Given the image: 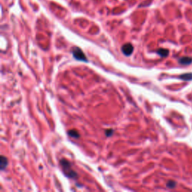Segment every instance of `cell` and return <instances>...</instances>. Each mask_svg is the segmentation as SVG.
I'll use <instances>...</instances> for the list:
<instances>
[{
    "mask_svg": "<svg viewBox=\"0 0 192 192\" xmlns=\"http://www.w3.org/2000/svg\"><path fill=\"white\" fill-rule=\"evenodd\" d=\"M60 164H61L63 170L65 171V173L67 177L73 179L76 178L77 177V173L73 170H71V164L67 160L62 159L61 161H60Z\"/></svg>",
    "mask_w": 192,
    "mask_h": 192,
    "instance_id": "6da1fadb",
    "label": "cell"
},
{
    "mask_svg": "<svg viewBox=\"0 0 192 192\" xmlns=\"http://www.w3.org/2000/svg\"><path fill=\"white\" fill-rule=\"evenodd\" d=\"M72 53L76 59L79 60V61H84V62L87 61L86 56L84 53L83 52L82 50H81L80 47H74V48L72 49Z\"/></svg>",
    "mask_w": 192,
    "mask_h": 192,
    "instance_id": "7a4b0ae2",
    "label": "cell"
},
{
    "mask_svg": "<svg viewBox=\"0 0 192 192\" xmlns=\"http://www.w3.org/2000/svg\"><path fill=\"white\" fill-rule=\"evenodd\" d=\"M122 51L125 56H129L134 51V47L131 44H125L122 47Z\"/></svg>",
    "mask_w": 192,
    "mask_h": 192,
    "instance_id": "3957f363",
    "label": "cell"
},
{
    "mask_svg": "<svg viewBox=\"0 0 192 192\" xmlns=\"http://www.w3.org/2000/svg\"><path fill=\"white\" fill-rule=\"evenodd\" d=\"M179 62L180 64L182 65H190L192 63V57H189V56H185V57H182L179 59Z\"/></svg>",
    "mask_w": 192,
    "mask_h": 192,
    "instance_id": "277c9868",
    "label": "cell"
},
{
    "mask_svg": "<svg viewBox=\"0 0 192 192\" xmlns=\"http://www.w3.org/2000/svg\"><path fill=\"white\" fill-rule=\"evenodd\" d=\"M7 166H8V158L4 155H2L0 158V168L2 170H4Z\"/></svg>",
    "mask_w": 192,
    "mask_h": 192,
    "instance_id": "5b68a950",
    "label": "cell"
},
{
    "mask_svg": "<svg viewBox=\"0 0 192 192\" xmlns=\"http://www.w3.org/2000/svg\"><path fill=\"white\" fill-rule=\"evenodd\" d=\"M158 54L161 57H167L169 54V51L167 49H159L157 51Z\"/></svg>",
    "mask_w": 192,
    "mask_h": 192,
    "instance_id": "8992f818",
    "label": "cell"
},
{
    "mask_svg": "<svg viewBox=\"0 0 192 192\" xmlns=\"http://www.w3.org/2000/svg\"><path fill=\"white\" fill-rule=\"evenodd\" d=\"M180 78L183 81H191L192 80V73H188V74H182L180 76Z\"/></svg>",
    "mask_w": 192,
    "mask_h": 192,
    "instance_id": "52a82bcc",
    "label": "cell"
},
{
    "mask_svg": "<svg viewBox=\"0 0 192 192\" xmlns=\"http://www.w3.org/2000/svg\"><path fill=\"white\" fill-rule=\"evenodd\" d=\"M68 135L71 136V137H74V138L77 139L80 137V134H79V133L76 130H70V131H68Z\"/></svg>",
    "mask_w": 192,
    "mask_h": 192,
    "instance_id": "ba28073f",
    "label": "cell"
},
{
    "mask_svg": "<svg viewBox=\"0 0 192 192\" xmlns=\"http://www.w3.org/2000/svg\"><path fill=\"white\" fill-rule=\"evenodd\" d=\"M166 185H167V187L168 188H174L177 186V182L173 181V180H170V181L167 182Z\"/></svg>",
    "mask_w": 192,
    "mask_h": 192,
    "instance_id": "9c48e42d",
    "label": "cell"
},
{
    "mask_svg": "<svg viewBox=\"0 0 192 192\" xmlns=\"http://www.w3.org/2000/svg\"><path fill=\"white\" fill-rule=\"evenodd\" d=\"M105 134H106V135L107 136V137H110V136H111L112 134H114V130H113V129L106 130Z\"/></svg>",
    "mask_w": 192,
    "mask_h": 192,
    "instance_id": "30bf717a",
    "label": "cell"
}]
</instances>
